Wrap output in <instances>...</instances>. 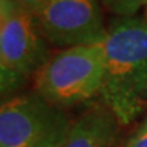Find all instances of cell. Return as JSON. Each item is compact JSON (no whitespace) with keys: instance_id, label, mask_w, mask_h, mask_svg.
<instances>
[{"instance_id":"8","label":"cell","mask_w":147,"mask_h":147,"mask_svg":"<svg viewBox=\"0 0 147 147\" xmlns=\"http://www.w3.org/2000/svg\"><path fill=\"white\" fill-rule=\"evenodd\" d=\"M25 83L26 79L5 68L0 61V100L15 94Z\"/></svg>"},{"instance_id":"7","label":"cell","mask_w":147,"mask_h":147,"mask_svg":"<svg viewBox=\"0 0 147 147\" xmlns=\"http://www.w3.org/2000/svg\"><path fill=\"white\" fill-rule=\"evenodd\" d=\"M106 11L113 16H132L138 15L140 10H144L147 0H101Z\"/></svg>"},{"instance_id":"3","label":"cell","mask_w":147,"mask_h":147,"mask_svg":"<svg viewBox=\"0 0 147 147\" xmlns=\"http://www.w3.org/2000/svg\"><path fill=\"white\" fill-rule=\"evenodd\" d=\"M72 120L37 91L0 100V147H60Z\"/></svg>"},{"instance_id":"11","label":"cell","mask_w":147,"mask_h":147,"mask_svg":"<svg viewBox=\"0 0 147 147\" xmlns=\"http://www.w3.org/2000/svg\"><path fill=\"white\" fill-rule=\"evenodd\" d=\"M123 147H147V135L142 138H129Z\"/></svg>"},{"instance_id":"13","label":"cell","mask_w":147,"mask_h":147,"mask_svg":"<svg viewBox=\"0 0 147 147\" xmlns=\"http://www.w3.org/2000/svg\"><path fill=\"white\" fill-rule=\"evenodd\" d=\"M142 15H143V18H144V19L147 21V5L144 7V10H143V14H142Z\"/></svg>"},{"instance_id":"1","label":"cell","mask_w":147,"mask_h":147,"mask_svg":"<svg viewBox=\"0 0 147 147\" xmlns=\"http://www.w3.org/2000/svg\"><path fill=\"white\" fill-rule=\"evenodd\" d=\"M101 100L127 125L146 106L147 21L143 15L113 16L108 25Z\"/></svg>"},{"instance_id":"4","label":"cell","mask_w":147,"mask_h":147,"mask_svg":"<svg viewBox=\"0 0 147 147\" xmlns=\"http://www.w3.org/2000/svg\"><path fill=\"white\" fill-rule=\"evenodd\" d=\"M101 0H49L34 12L44 37L52 47L67 49L104 44L108 26Z\"/></svg>"},{"instance_id":"9","label":"cell","mask_w":147,"mask_h":147,"mask_svg":"<svg viewBox=\"0 0 147 147\" xmlns=\"http://www.w3.org/2000/svg\"><path fill=\"white\" fill-rule=\"evenodd\" d=\"M16 10H18V5L12 0H0V32L5 25V22L8 21V18Z\"/></svg>"},{"instance_id":"14","label":"cell","mask_w":147,"mask_h":147,"mask_svg":"<svg viewBox=\"0 0 147 147\" xmlns=\"http://www.w3.org/2000/svg\"><path fill=\"white\" fill-rule=\"evenodd\" d=\"M146 98H147V86H146Z\"/></svg>"},{"instance_id":"5","label":"cell","mask_w":147,"mask_h":147,"mask_svg":"<svg viewBox=\"0 0 147 147\" xmlns=\"http://www.w3.org/2000/svg\"><path fill=\"white\" fill-rule=\"evenodd\" d=\"M52 53L34 14L18 8L0 32L1 64L27 79L45 65Z\"/></svg>"},{"instance_id":"2","label":"cell","mask_w":147,"mask_h":147,"mask_svg":"<svg viewBox=\"0 0 147 147\" xmlns=\"http://www.w3.org/2000/svg\"><path fill=\"white\" fill-rule=\"evenodd\" d=\"M104 44L59 49L33 76L34 91L61 109L84 104L101 93Z\"/></svg>"},{"instance_id":"10","label":"cell","mask_w":147,"mask_h":147,"mask_svg":"<svg viewBox=\"0 0 147 147\" xmlns=\"http://www.w3.org/2000/svg\"><path fill=\"white\" fill-rule=\"evenodd\" d=\"M12 1L18 5V8L34 14V12H36L37 10H40L44 4H47L49 0H12Z\"/></svg>"},{"instance_id":"6","label":"cell","mask_w":147,"mask_h":147,"mask_svg":"<svg viewBox=\"0 0 147 147\" xmlns=\"http://www.w3.org/2000/svg\"><path fill=\"white\" fill-rule=\"evenodd\" d=\"M121 123L102 100L94 101L72 121L60 147H117Z\"/></svg>"},{"instance_id":"12","label":"cell","mask_w":147,"mask_h":147,"mask_svg":"<svg viewBox=\"0 0 147 147\" xmlns=\"http://www.w3.org/2000/svg\"><path fill=\"white\" fill-rule=\"evenodd\" d=\"M144 135H147V115L144 116V119L142 120V123L138 125V128L131 135V138H142V136H144Z\"/></svg>"}]
</instances>
